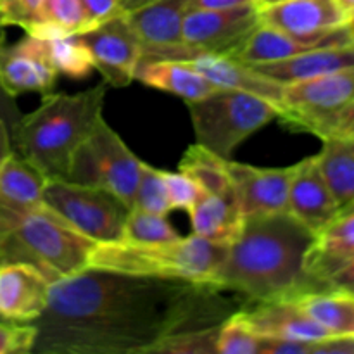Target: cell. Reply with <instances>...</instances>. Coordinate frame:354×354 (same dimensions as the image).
Here are the masks:
<instances>
[{
  "instance_id": "cell-1",
  "label": "cell",
  "mask_w": 354,
  "mask_h": 354,
  "mask_svg": "<svg viewBox=\"0 0 354 354\" xmlns=\"http://www.w3.org/2000/svg\"><path fill=\"white\" fill-rule=\"evenodd\" d=\"M213 283L106 270L52 283L31 354H135L182 332L216 327L248 306Z\"/></svg>"
},
{
  "instance_id": "cell-2",
  "label": "cell",
  "mask_w": 354,
  "mask_h": 354,
  "mask_svg": "<svg viewBox=\"0 0 354 354\" xmlns=\"http://www.w3.org/2000/svg\"><path fill=\"white\" fill-rule=\"evenodd\" d=\"M315 234L289 211L244 218L214 273L213 286L251 303L297 301L322 289L310 277L306 258Z\"/></svg>"
},
{
  "instance_id": "cell-3",
  "label": "cell",
  "mask_w": 354,
  "mask_h": 354,
  "mask_svg": "<svg viewBox=\"0 0 354 354\" xmlns=\"http://www.w3.org/2000/svg\"><path fill=\"white\" fill-rule=\"evenodd\" d=\"M107 85L76 93H47L23 114L12 133V151L47 180H64L76 149L104 118Z\"/></svg>"
},
{
  "instance_id": "cell-4",
  "label": "cell",
  "mask_w": 354,
  "mask_h": 354,
  "mask_svg": "<svg viewBox=\"0 0 354 354\" xmlns=\"http://www.w3.org/2000/svg\"><path fill=\"white\" fill-rule=\"evenodd\" d=\"M227 251L228 244L194 234L162 244L118 241L97 244L88 268L149 279L213 283L214 273L223 263Z\"/></svg>"
},
{
  "instance_id": "cell-5",
  "label": "cell",
  "mask_w": 354,
  "mask_h": 354,
  "mask_svg": "<svg viewBox=\"0 0 354 354\" xmlns=\"http://www.w3.org/2000/svg\"><path fill=\"white\" fill-rule=\"evenodd\" d=\"M95 245L41 204L0 241V259L31 265L55 283L88 270Z\"/></svg>"
},
{
  "instance_id": "cell-6",
  "label": "cell",
  "mask_w": 354,
  "mask_h": 354,
  "mask_svg": "<svg viewBox=\"0 0 354 354\" xmlns=\"http://www.w3.org/2000/svg\"><path fill=\"white\" fill-rule=\"evenodd\" d=\"M187 106L196 144L223 159H230L242 142L279 118L275 104L237 90H218Z\"/></svg>"
},
{
  "instance_id": "cell-7",
  "label": "cell",
  "mask_w": 354,
  "mask_h": 354,
  "mask_svg": "<svg viewBox=\"0 0 354 354\" xmlns=\"http://www.w3.org/2000/svg\"><path fill=\"white\" fill-rule=\"evenodd\" d=\"M353 107L354 68H349L283 86L277 120L324 142L334 137Z\"/></svg>"
},
{
  "instance_id": "cell-8",
  "label": "cell",
  "mask_w": 354,
  "mask_h": 354,
  "mask_svg": "<svg viewBox=\"0 0 354 354\" xmlns=\"http://www.w3.org/2000/svg\"><path fill=\"white\" fill-rule=\"evenodd\" d=\"M142 162L107 121L100 118L76 149L64 180L107 190L131 209Z\"/></svg>"
},
{
  "instance_id": "cell-9",
  "label": "cell",
  "mask_w": 354,
  "mask_h": 354,
  "mask_svg": "<svg viewBox=\"0 0 354 354\" xmlns=\"http://www.w3.org/2000/svg\"><path fill=\"white\" fill-rule=\"evenodd\" d=\"M44 206L95 244L121 241L130 207L99 187L69 180H47Z\"/></svg>"
},
{
  "instance_id": "cell-10",
  "label": "cell",
  "mask_w": 354,
  "mask_h": 354,
  "mask_svg": "<svg viewBox=\"0 0 354 354\" xmlns=\"http://www.w3.org/2000/svg\"><path fill=\"white\" fill-rule=\"evenodd\" d=\"M190 0H152L147 6L127 12L142 47V62L194 61V52L183 44V21Z\"/></svg>"
},
{
  "instance_id": "cell-11",
  "label": "cell",
  "mask_w": 354,
  "mask_h": 354,
  "mask_svg": "<svg viewBox=\"0 0 354 354\" xmlns=\"http://www.w3.org/2000/svg\"><path fill=\"white\" fill-rule=\"evenodd\" d=\"M258 24L256 3L221 10H189L183 21V44L196 57L232 55Z\"/></svg>"
},
{
  "instance_id": "cell-12",
  "label": "cell",
  "mask_w": 354,
  "mask_h": 354,
  "mask_svg": "<svg viewBox=\"0 0 354 354\" xmlns=\"http://www.w3.org/2000/svg\"><path fill=\"white\" fill-rule=\"evenodd\" d=\"M92 57L93 69L109 86H128L135 80L142 57L140 40L127 19V14L106 21L78 35Z\"/></svg>"
},
{
  "instance_id": "cell-13",
  "label": "cell",
  "mask_w": 354,
  "mask_h": 354,
  "mask_svg": "<svg viewBox=\"0 0 354 354\" xmlns=\"http://www.w3.org/2000/svg\"><path fill=\"white\" fill-rule=\"evenodd\" d=\"M228 175L244 218L286 213L292 166L258 168L227 159Z\"/></svg>"
},
{
  "instance_id": "cell-14",
  "label": "cell",
  "mask_w": 354,
  "mask_h": 354,
  "mask_svg": "<svg viewBox=\"0 0 354 354\" xmlns=\"http://www.w3.org/2000/svg\"><path fill=\"white\" fill-rule=\"evenodd\" d=\"M47 178L16 151L0 165V241L44 204Z\"/></svg>"
},
{
  "instance_id": "cell-15",
  "label": "cell",
  "mask_w": 354,
  "mask_h": 354,
  "mask_svg": "<svg viewBox=\"0 0 354 354\" xmlns=\"http://www.w3.org/2000/svg\"><path fill=\"white\" fill-rule=\"evenodd\" d=\"M259 23L296 37H317L348 26L349 12L339 0H282L258 6Z\"/></svg>"
},
{
  "instance_id": "cell-16",
  "label": "cell",
  "mask_w": 354,
  "mask_h": 354,
  "mask_svg": "<svg viewBox=\"0 0 354 354\" xmlns=\"http://www.w3.org/2000/svg\"><path fill=\"white\" fill-rule=\"evenodd\" d=\"M344 45H354L348 26L317 37H296L259 23L245 38L244 44L232 54V57L244 64L258 66L283 61L317 48L344 47Z\"/></svg>"
},
{
  "instance_id": "cell-17",
  "label": "cell",
  "mask_w": 354,
  "mask_h": 354,
  "mask_svg": "<svg viewBox=\"0 0 354 354\" xmlns=\"http://www.w3.org/2000/svg\"><path fill=\"white\" fill-rule=\"evenodd\" d=\"M50 280L26 263H0V320L33 324L44 315Z\"/></svg>"
},
{
  "instance_id": "cell-18",
  "label": "cell",
  "mask_w": 354,
  "mask_h": 354,
  "mask_svg": "<svg viewBox=\"0 0 354 354\" xmlns=\"http://www.w3.org/2000/svg\"><path fill=\"white\" fill-rule=\"evenodd\" d=\"M287 211L313 234H318L341 213L322 175L317 154L294 165Z\"/></svg>"
},
{
  "instance_id": "cell-19",
  "label": "cell",
  "mask_w": 354,
  "mask_h": 354,
  "mask_svg": "<svg viewBox=\"0 0 354 354\" xmlns=\"http://www.w3.org/2000/svg\"><path fill=\"white\" fill-rule=\"evenodd\" d=\"M57 73L48 66L38 48V40L26 35L16 44L0 45V85L16 99L21 93H52Z\"/></svg>"
},
{
  "instance_id": "cell-20",
  "label": "cell",
  "mask_w": 354,
  "mask_h": 354,
  "mask_svg": "<svg viewBox=\"0 0 354 354\" xmlns=\"http://www.w3.org/2000/svg\"><path fill=\"white\" fill-rule=\"evenodd\" d=\"M242 315L249 327L259 337L306 342V344L332 339V335L324 327H320L297 304V301L251 303L242 308Z\"/></svg>"
},
{
  "instance_id": "cell-21",
  "label": "cell",
  "mask_w": 354,
  "mask_h": 354,
  "mask_svg": "<svg viewBox=\"0 0 354 354\" xmlns=\"http://www.w3.org/2000/svg\"><path fill=\"white\" fill-rule=\"evenodd\" d=\"M354 258V207L339 213L330 223L315 234L306 258L311 279L324 290L327 280Z\"/></svg>"
},
{
  "instance_id": "cell-22",
  "label": "cell",
  "mask_w": 354,
  "mask_h": 354,
  "mask_svg": "<svg viewBox=\"0 0 354 354\" xmlns=\"http://www.w3.org/2000/svg\"><path fill=\"white\" fill-rule=\"evenodd\" d=\"M190 66L197 69L204 78L209 80L216 88L252 93V95L270 100L279 107L283 86L232 55H199L190 61Z\"/></svg>"
},
{
  "instance_id": "cell-23",
  "label": "cell",
  "mask_w": 354,
  "mask_h": 354,
  "mask_svg": "<svg viewBox=\"0 0 354 354\" xmlns=\"http://www.w3.org/2000/svg\"><path fill=\"white\" fill-rule=\"evenodd\" d=\"M266 78L280 83L282 86L290 83L306 82L318 76L332 75L342 69L354 68V45L344 47H325L304 52L283 61L252 66Z\"/></svg>"
},
{
  "instance_id": "cell-24",
  "label": "cell",
  "mask_w": 354,
  "mask_h": 354,
  "mask_svg": "<svg viewBox=\"0 0 354 354\" xmlns=\"http://www.w3.org/2000/svg\"><path fill=\"white\" fill-rule=\"evenodd\" d=\"M187 213L194 235L220 244H230L244 223L234 187L223 196L203 192Z\"/></svg>"
},
{
  "instance_id": "cell-25",
  "label": "cell",
  "mask_w": 354,
  "mask_h": 354,
  "mask_svg": "<svg viewBox=\"0 0 354 354\" xmlns=\"http://www.w3.org/2000/svg\"><path fill=\"white\" fill-rule=\"evenodd\" d=\"M135 80L151 88L180 97L187 104L206 99L211 93L220 90L209 80L204 78L197 69H194L190 62L182 61L142 62L135 73Z\"/></svg>"
},
{
  "instance_id": "cell-26",
  "label": "cell",
  "mask_w": 354,
  "mask_h": 354,
  "mask_svg": "<svg viewBox=\"0 0 354 354\" xmlns=\"http://www.w3.org/2000/svg\"><path fill=\"white\" fill-rule=\"evenodd\" d=\"M322 175L339 209L354 207V140L328 138L317 154Z\"/></svg>"
},
{
  "instance_id": "cell-27",
  "label": "cell",
  "mask_w": 354,
  "mask_h": 354,
  "mask_svg": "<svg viewBox=\"0 0 354 354\" xmlns=\"http://www.w3.org/2000/svg\"><path fill=\"white\" fill-rule=\"evenodd\" d=\"M297 304L332 337H354V296L341 290H320L299 297Z\"/></svg>"
},
{
  "instance_id": "cell-28",
  "label": "cell",
  "mask_w": 354,
  "mask_h": 354,
  "mask_svg": "<svg viewBox=\"0 0 354 354\" xmlns=\"http://www.w3.org/2000/svg\"><path fill=\"white\" fill-rule=\"evenodd\" d=\"M83 31H86V21L80 0H44L26 35L47 40Z\"/></svg>"
},
{
  "instance_id": "cell-29",
  "label": "cell",
  "mask_w": 354,
  "mask_h": 354,
  "mask_svg": "<svg viewBox=\"0 0 354 354\" xmlns=\"http://www.w3.org/2000/svg\"><path fill=\"white\" fill-rule=\"evenodd\" d=\"M178 171L190 176L206 194L223 196L232 190L227 159L220 158L199 144L187 147L185 154L180 159Z\"/></svg>"
},
{
  "instance_id": "cell-30",
  "label": "cell",
  "mask_w": 354,
  "mask_h": 354,
  "mask_svg": "<svg viewBox=\"0 0 354 354\" xmlns=\"http://www.w3.org/2000/svg\"><path fill=\"white\" fill-rule=\"evenodd\" d=\"M37 40L41 55L57 75H64L71 80H82L93 71L88 48L83 45L78 35L47 38V40L37 38Z\"/></svg>"
},
{
  "instance_id": "cell-31",
  "label": "cell",
  "mask_w": 354,
  "mask_h": 354,
  "mask_svg": "<svg viewBox=\"0 0 354 354\" xmlns=\"http://www.w3.org/2000/svg\"><path fill=\"white\" fill-rule=\"evenodd\" d=\"M176 239H180V234L165 214L147 213L137 207H131L128 213L121 235V241L130 244H162Z\"/></svg>"
},
{
  "instance_id": "cell-32",
  "label": "cell",
  "mask_w": 354,
  "mask_h": 354,
  "mask_svg": "<svg viewBox=\"0 0 354 354\" xmlns=\"http://www.w3.org/2000/svg\"><path fill=\"white\" fill-rule=\"evenodd\" d=\"M218 327L201 328V330L182 332L161 339L156 344L147 346L135 354H218L216 334Z\"/></svg>"
},
{
  "instance_id": "cell-33",
  "label": "cell",
  "mask_w": 354,
  "mask_h": 354,
  "mask_svg": "<svg viewBox=\"0 0 354 354\" xmlns=\"http://www.w3.org/2000/svg\"><path fill=\"white\" fill-rule=\"evenodd\" d=\"M133 207L147 211V213L165 214V216L169 211H173L162 169L154 168L147 162H142Z\"/></svg>"
},
{
  "instance_id": "cell-34",
  "label": "cell",
  "mask_w": 354,
  "mask_h": 354,
  "mask_svg": "<svg viewBox=\"0 0 354 354\" xmlns=\"http://www.w3.org/2000/svg\"><path fill=\"white\" fill-rule=\"evenodd\" d=\"M259 335L249 327L242 310L221 322L216 334L218 354H258Z\"/></svg>"
},
{
  "instance_id": "cell-35",
  "label": "cell",
  "mask_w": 354,
  "mask_h": 354,
  "mask_svg": "<svg viewBox=\"0 0 354 354\" xmlns=\"http://www.w3.org/2000/svg\"><path fill=\"white\" fill-rule=\"evenodd\" d=\"M37 327L33 324H16L0 320V354H31Z\"/></svg>"
},
{
  "instance_id": "cell-36",
  "label": "cell",
  "mask_w": 354,
  "mask_h": 354,
  "mask_svg": "<svg viewBox=\"0 0 354 354\" xmlns=\"http://www.w3.org/2000/svg\"><path fill=\"white\" fill-rule=\"evenodd\" d=\"M162 175H165L166 187H168L171 209L189 211L203 194L201 187L182 171H165L162 169Z\"/></svg>"
},
{
  "instance_id": "cell-37",
  "label": "cell",
  "mask_w": 354,
  "mask_h": 354,
  "mask_svg": "<svg viewBox=\"0 0 354 354\" xmlns=\"http://www.w3.org/2000/svg\"><path fill=\"white\" fill-rule=\"evenodd\" d=\"M41 2L44 0H0V23L23 28L26 33L33 26Z\"/></svg>"
},
{
  "instance_id": "cell-38",
  "label": "cell",
  "mask_w": 354,
  "mask_h": 354,
  "mask_svg": "<svg viewBox=\"0 0 354 354\" xmlns=\"http://www.w3.org/2000/svg\"><path fill=\"white\" fill-rule=\"evenodd\" d=\"M86 21V31L124 12L121 0H80Z\"/></svg>"
},
{
  "instance_id": "cell-39",
  "label": "cell",
  "mask_w": 354,
  "mask_h": 354,
  "mask_svg": "<svg viewBox=\"0 0 354 354\" xmlns=\"http://www.w3.org/2000/svg\"><path fill=\"white\" fill-rule=\"evenodd\" d=\"M6 44V26L0 23V45ZM23 113L17 107V102L14 97H10L6 90L0 85V121L7 127V130L10 131V137H12L14 130H16L17 123H19Z\"/></svg>"
},
{
  "instance_id": "cell-40",
  "label": "cell",
  "mask_w": 354,
  "mask_h": 354,
  "mask_svg": "<svg viewBox=\"0 0 354 354\" xmlns=\"http://www.w3.org/2000/svg\"><path fill=\"white\" fill-rule=\"evenodd\" d=\"M311 344L306 342L282 341V339L259 337L258 354H306Z\"/></svg>"
},
{
  "instance_id": "cell-41",
  "label": "cell",
  "mask_w": 354,
  "mask_h": 354,
  "mask_svg": "<svg viewBox=\"0 0 354 354\" xmlns=\"http://www.w3.org/2000/svg\"><path fill=\"white\" fill-rule=\"evenodd\" d=\"M306 354H354V337H332L315 342Z\"/></svg>"
},
{
  "instance_id": "cell-42",
  "label": "cell",
  "mask_w": 354,
  "mask_h": 354,
  "mask_svg": "<svg viewBox=\"0 0 354 354\" xmlns=\"http://www.w3.org/2000/svg\"><path fill=\"white\" fill-rule=\"evenodd\" d=\"M327 290H341L354 296V258L327 280Z\"/></svg>"
},
{
  "instance_id": "cell-43",
  "label": "cell",
  "mask_w": 354,
  "mask_h": 354,
  "mask_svg": "<svg viewBox=\"0 0 354 354\" xmlns=\"http://www.w3.org/2000/svg\"><path fill=\"white\" fill-rule=\"evenodd\" d=\"M251 3H256V0H190L189 10H221L251 6Z\"/></svg>"
},
{
  "instance_id": "cell-44",
  "label": "cell",
  "mask_w": 354,
  "mask_h": 354,
  "mask_svg": "<svg viewBox=\"0 0 354 354\" xmlns=\"http://www.w3.org/2000/svg\"><path fill=\"white\" fill-rule=\"evenodd\" d=\"M332 138H346V140H354V107L349 111V114L344 118V121H342L341 127L337 128V131H335V135Z\"/></svg>"
},
{
  "instance_id": "cell-45",
  "label": "cell",
  "mask_w": 354,
  "mask_h": 354,
  "mask_svg": "<svg viewBox=\"0 0 354 354\" xmlns=\"http://www.w3.org/2000/svg\"><path fill=\"white\" fill-rule=\"evenodd\" d=\"M10 152H12V137L6 124L0 121V165Z\"/></svg>"
},
{
  "instance_id": "cell-46",
  "label": "cell",
  "mask_w": 354,
  "mask_h": 354,
  "mask_svg": "<svg viewBox=\"0 0 354 354\" xmlns=\"http://www.w3.org/2000/svg\"><path fill=\"white\" fill-rule=\"evenodd\" d=\"M152 0H121V6H123L124 12H131V10H137L140 7L147 6Z\"/></svg>"
},
{
  "instance_id": "cell-47",
  "label": "cell",
  "mask_w": 354,
  "mask_h": 354,
  "mask_svg": "<svg viewBox=\"0 0 354 354\" xmlns=\"http://www.w3.org/2000/svg\"><path fill=\"white\" fill-rule=\"evenodd\" d=\"M339 2H341L342 7H344V9L348 10L349 16H351V14H354V0H339Z\"/></svg>"
},
{
  "instance_id": "cell-48",
  "label": "cell",
  "mask_w": 354,
  "mask_h": 354,
  "mask_svg": "<svg viewBox=\"0 0 354 354\" xmlns=\"http://www.w3.org/2000/svg\"><path fill=\"white\" fill-rule=\"evenodd\" d=\"M348 30H349V35H351V40H353V44H354V14H351V17H349Z\"/></svg>"
},
{
  "instance_id": "cell-49",
  "label": "cell",
  "mask_w": 354,
  "mask_h": 354,
  "mask_svg": "<svg viewBox=\"0 0 354 354\" xmlns=\"http://www.w3.org/2000/svg\"><path fill=\"white\" fill-rule=\"evenodd\" d=\"M282 2V0H256V6H266V3H275Z\"/></svg>"
},
{
  "instance_id": "cell-50",
  "label": "cell",
  "mask_w": 354,
  "mask_h": 354,
  "mask_svg": "<svg viewBox=\"0 0 354 354\" xmlns=\"http://www.w3.org/2000/svg\"><path fill=\"white\" fill-rule=\"evenodd\" d=\"M0 263H2V259H0Z\"/></svg>"
}]
</instances>
